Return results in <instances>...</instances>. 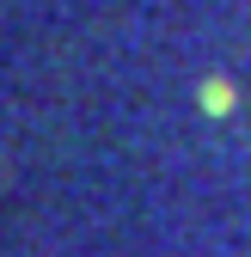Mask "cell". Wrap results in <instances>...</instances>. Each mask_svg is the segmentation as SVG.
I'll return each mask as SVG.
<instances>
[{
  "mask_svg": "<svg viewBox=\"0 0 251 257\" xmlns=\"http://www.w3.org/2000/svg\"><path fill=\"white\" fill-rule=\"evenodd\" d=\"M196 98H202V110H208V116H233V110H239V86H233L227 74H208Z\"/></svg>",
  "mask_w": 251,
  "mask_h": 257,
  "instance_id": "obj_1",
  "label": "cell"
}]
</instances>
